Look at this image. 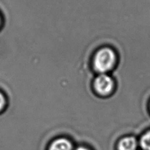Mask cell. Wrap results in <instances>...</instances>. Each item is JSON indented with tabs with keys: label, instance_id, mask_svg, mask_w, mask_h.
I'll use <instances>...</instances> for the list:
<instances>
[{
	"label": "cell",
	"instance_id": "6da1fadb",
	"mask_svg": "<svg viewBox=\"0 0 150 150\" xmlns=\"http://www.w3.org/2000/svg\"><path fill=\"white\" fill-rule=\"evenodd\" d=\"M116 62L115 52L109 48H103L98 51L94 57V68L100 74H105L113 68Z\"/></svg>",
	"mask_w": 150,
	"mask_h": 150
},
{
	"label": "cell",
	"instance_id": "7a4b0ae2",
	"mask_svg": "<svg viewBox=\"0 0 150 150\" xmlns=\"http://www.w3.org/2000/svg\"><path fill=\"white\" fill-rule=\"evenodd\" d=\"M114 82L112 78L106 74H100L94 81L95 91L100 95L109 94L112 91Z\"/></svg>",
	"mask_w": 150,
	"mask_h": 150
},
{
	"label": "cell",
	"instance_id": "3957f363",
	"mask_svg": "<svg viewBox=\"0 0 150 150\" xmlns=\"http://www.w3.org/2000/svg\"><path fill=\"white\" fill-rule=\"evenodd\" d=\"M48 150H73V144L66 138H58L51 142Z\"/></svg>",
	"mask_w": 150,
	"mask_h": 150
},
{
	"label": "cell",
	"instance_id": "277c9868",
	"mask_svg": "<svg viewBox=\"0 0 150 150\" xmlns=\"http://www.w3.org/2000/svg\"><path fill=\"white\" fill-rule=\"evenodd\" d=\"M136 140L132 137L122 139L118 145L119 150H136Z\"/></svg>",
	"mask_w": 150,
	"mask_h": 150
},
{
	"label": "cell",
	"instance_id": "5b68a950",
	"mask_svg": "<svg viewBox=\"0 0 150 150\" xmlns=\"http://www.w3.org/2000/svg\"><path fill=\"white\" fill-rule=\"evenodd\" d=\"M140 144L144 149L150 150V131L147 132L142 136Z\"/></svg>",
	"mask_w": 150,
	"mask_h": 150
},
{
	"label": "cell",
	"instance_id": "8992f818",
	"mask_svg": "<svg viewBox=\"0 0 150 150\" xmlns=\"http://www.w3.org/2000/svg\"><path fill=\"white\" fill-rule=\"evenodd\" d=\"M6 105V99L4 95L0 92V112L4 109Z\"/></svg>",
	"mask_w": 150,
	"mask_h": 150
},
{
	"label": "cell",
	"instance_id": "52a82bcc",
	"mask_svg": "<svg viewBox=\"0 0 150 150\" xmlns=\"http://www.w3.org/2000/svg\"><path fill=\"white\" fill-rule=\"evenodd\" d=\"M76 150H89V149L83 146H79L78 147H77Z\"/></svg>",
	"mask_w": 150,
	"mask_h": 150
},
{
	"label": "cell",
	"instance_id": "ba28073f",
	"mask_svg": "<svg viewBox=\"0 0 150 150\" xmlns=\"http://www.w3.org/2000/svg\"><path fill=\"white\" fill-rule=\"evenodd\" d=\"M1 17H0V25H1Z\"/></svg>",
	"mask_w": 150,
	"mask_h": 150
}]
</instances>
